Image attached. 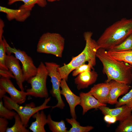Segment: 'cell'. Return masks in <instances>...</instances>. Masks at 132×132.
Listing matches in <instances>:
<instances>
[{"instance_id": "d6a6232c", "label": "cell", "mask_w": 132, "mask_h": 132, "mask_svg": "<svg viewBox=\"0 0 132 132\" xmlns=\"http://www.w3.org/2000/svg\"><path fill=\"white\" fill-rule=\"evenodd\" d=\"M6 92L3 89L0 88V99H1L5 96Z\"/></svg>"}, {"instance_id": "cb8c5ba5", "label": "cell", "mask_w": 132, "mask_h": 132, "mask_svg": "<svg viewBox=\"0 0 132 132\" xmlns=\"http://www.w3.org/2000/svg\"><path fill=\"white\" fill-rule=\"evenodd\" d=\"M116 132H132V114L120 121V123L116 129Z\"/></svg>"}, {"instance_id": "7a4b0ae2", "label": "cell", "mask_w": 132, "mask_h": 132, "mask_svg": "<svg viewBox=\"0 0 132 132\" xmlns=\"http://www.w3.org/2000/svg\"><path fill=\"white\" fill-rule=\"evenodd\" d=\"M132 33V19L123 18L107 28L97 41L98 48L108 50L123 42Z\"/></svg>"}, {"instance_id": "f1b7e54d", "label": "cell", "mask_w": 132, "mask_h": 132, "mask_svg": "<svg viewBox=\"0 0 132 132\" xmlns=\"http://www.w3.org/2000/svg\"><path fill=\"white\" fill-rule=\"evenodd\" d=\"M94 66L91 63H88L87 64H82L73 71L72 75L73 77H75L82 73L94 70Z\"/></svg>"}, {"instance_id": "4fadbf2b", "label": "cell", "mask_w": 132, "mask_h": 132, "mask_svg": "<svg viewBox=\"0 0 132 132\" xmlns=\"http://www.w3.org/2000/svg\"><path fill=\"white\" fill-rule=\"evenodd\" d=\"M32 10L26 8L14 9L0 6V11L5 13L9 21L15 20L20 22L24 21L31 15Z\"/></svg>"}, {"instance_id": "9c48e42d", "label": "cell", "mask_w": 132, "mask_h": 132, "mask_svg": "<svg viewBox=\"0 0 132 132\" xmlns=\"http://www.w3.org/2000/svg\"><path fill=\"white\" fill-rule=\"evenodd\" d=\"M0 88L8 93L13 101L20 105L25 102L27 96L30 95L29 92L17 89L10 79L2 77L0 79Z\"/></svg>"}, {"instance_id": "277c9868", "label": "cell", "mask_w": 132, "mask_h": 132, "mask_svg": "<svg viewBox=\"0 0 132 132\" xmlns=\"http://www.w3.org/2000/svg\"><path fill=\"white\" fill-rule=\"evenodd\" d=\"M65 43V39L60 34L47 32L40 37L37 45L36 51L39 53L51 54L61 57Z\"/></svg>"}, {"instance_id": "44dd1931", "label": "cell", "mask_w": 132, "mask_h": 132, "mask_svg": "<svg viewBox=\"0 0 132 132\" xmlns=\"http://www.w3.org/2000/svg\"><path fill=\"white\" fill-rule=\"evenodd\" d=\"M47 124L50 130L53 132H66L67 128L65 122L62 120L60 121H56L53 120L50 114L47 117Z\"/></svg>"}, {"instance_id": "ac0fdd59", "label": "cell", "mask_w": 132, "mask_h": 132, "mask_svg": "<svg viewBox=\"0 0 132 132\" xmlns=\"http://www.w3.org/2000/svg\"><path fill=\"white\" fill-rule=\"evenodd\" d=\"M36 112L32 116L35 119L29 127V129L33 132H45V125L47 124V117L43 111L41 110Z\"/></svg>"}, {"instance_id": "836d02e7", "label": "cell", "mask_w": 132, "mask_h": 132, "mask_svg": "<svg viewBox=\"0 0 132 132\" xmlns=\"http://www.w3.org/2000/svg\"><path fill=\"white\" fill-rule=\"evenodd\" d=\"M60 0H47V1L49 2H53L56 1H59Z\"/></svg>"}, {"instance_id": "ba28073f", "label": "cell", "mask_w": 132, "mask_h": 132, "mask_svg": "<svg viewBox=\"0 0 132 132\" xmlns=\"http://www.w3.org/2000/svg\"><path fill=\"white\" fill-rule=\"evenodd\" d=\"M44 64L48 72V76L51 78L52 84V88L50 91V93L57 101L56 105L52 106V109L57 108L63 109L65 105L61 96L60 87L62 79L57 71V68L60 66L53 62H45Z\"/></svg>"}, {"instance_id": "e575fe53", "label": "cell", "mask_w": 132, "mask_h": 132, "mask_svg": "<svg viewBox=\"0 0 132 132\" xmlns=\"http://www.w3.org/2000/svg\"></svg>"}, {"instance_id": "7c38bea8", "label": "cell", "mask_w": 132, "mask_h": 132, "mask_svg": "<svg viewBox=\"0 0 132 132\" xmlns=\"http://www.w3.org/2000/svg\"><path fill=\"white\" fill-rule=\"evenodd\" d=\"M109 83L110 89L108 103L111 105L116 104L119 97L127 93L130 87L128 85L114 80H112Z\"/></svg>"}, {"instance_id": "ffe728a7", "label": "cell", "mask_w": 132, "mask_h": 132, "mask_svg": "<svg viewBox=\"0 0 132 132\" xmlns=\"http://www.w3.org/2000/svg\"><path fill=\"white\" fill-rule=\"evenodd\" d=\"M20 1L23 2L24 4L19 8H28L32 10L36 4L42 8L45 7L47 4V0H9L8 4L11 5Z\"/></svg>"}, {"instance_id": "1f68e13d", "label": "cell", "mask_w": 132, "mask_h": 132, "mask_svg": "<svg viewBox=\"0 0 132 132\" xmlns=\"http://www.w3.org/2000/svg\"><path fill=\"white\" fill-rule=\"evenodd\" d=\"M118 121L117 118L116 117L110 115L108 124H111L115 123Z\"/></svg>"}, {"instance_id": "8fae6325", "label": "cell", "mask_w": 132, "mask_h": 132, "mask_svg": "<svg viewBox=\"0 0 132 132\" xmlns=\"http://www.w3.org/2000/svg\"><path fill=\"white\" fill-rule=\"evenodd\" d=\"M66 81L62 79L60 83V90L61 94L65 97L69 105L70 114L72 118L77 119V116L75 111V108L77 105H80L81 99L79 96H78L74 93L68 87Z\"/></svg>"}, {"instance_id": "d4e9b609", "label": "cell", "mask_w": 132, "mask_h": 132, "mask_svg": "<svg viewBox=\"0 0 132 132\" xmlns=\"http://www.w3.org/2000/svg\"><path fill=\"white\" fill-rule=\"evenodd\" d=\"M132 49V33L120 44L107 51L110 52H116L128 50Z\"/></svg>"}, {"instance_id": "8992f818", "label": "cell", "mask_w": 132, "mask_h": 132, "mask_svg": "<svg viewBox=\"0 0 132 132\" xmlns=\"http://www.w3.org/2000/svg\"><path fill=\"white\" fill-rule=\"evenodd\" d=\"M48 73L45 64L41 62L37 67L36 75L27 81L31 88L26 91L30 93V96L36 98H47L49 94L46 86Z\"/></svg>"}, {"instance_id": "603a6c76", "label": "cell", "mask_w": 132, "mask_h": 132, "mask_svg": "<svg viewBox=\"0 0 132 132\" xmlns=\"http://www.w3.org/2000/svg\"><path fill=\"white\" fill-rule=\"evenodd\" d=\"M14 118L15 122L14 125L10 127H8L6 132H29L30 130L26 128L23 125L21 119L17 113Z\"/></svg>"}, {"instance_id": "2e32d148", "label": "cell", "mask_w": 132, "mask_h": 132, "mask_svg": "<svg viewBox=\"0 0 132 132\" xmlns=\"http://www.w3.org/2000/svg\"><path fill=\"white\" fill-rule=\"evenodd\" d=\"M106 106H102L98 109L104 115L108 114L114 116L118 119V121H121L132 114V110L126 105L111 109Z\"/></svg>"}, {"instance_id": "5bb4252c", "label": "cell", "mask_w": 132, "mask_h": 132, "mask_svg": "<svg viewBox=\"0 0 132 132\" xmlns=\"http://www.w3.org/2000/svg\"><path fill=\"white\" fill-rule=\"evenodd\" d=\"M110 89L109 83L105 82L94 85L88 92L101 103L106 104L108 103Z\"/></svg>"}, {"instance_id": "484cf974", "label": "cell", "mask_w": 132, "mask_h": 132, "mask_svg": "<svg viewBox=\"0 0 132 132\" xmlns=\"http://www.w3.org/2000/svg\"><path fill=\"white\" fill-rule=\"evenodd\" d=\"M126 105L132 110V88L121 98L116 104L115 107Z\"/></svg>"}, {"instance_id": "4316f807", "label": "cell", "mask_w": 132, "mask_h": 132, "mask_svg": "<svg viewBox=\"0 0 132 132\" xmlns=\"http://www.w3.org/2000/svg\"><path fill=\"white\" fill-rule=\"evenodd\" d=\"M3 36H0V69L9 70L5 64L6 50Z\"/></svg>"}, {"instance_id": "5b68a950", "label": "cell", "mask_w": 132, "mask_h": 132, "mask_svg": "<svg viewBox=\"0 0 132 132\" xmlns=\"http://www.w3.org/2000/svg\"><path fill=\"white\" fill-rule=\"evenodd\" d=\"M3 99L4 106L9 110H13L16 111L26 127L28 126L30 118L33 114L38 111L52 107L47 105L51 99V97L45 99L41 105L36 107L33 102L26 104L24 106H20L6 95Z\"/></svg>"}, {"instance_id": "30bf717a", "label": "cell", "mask_w": 132, "mask_h": 132, "mask_svg": "<svg viewBox=\"0 0 132 132\" xmlns=\"http://www.w3.org/2000/svg\"><path fill=\"white\" fill-rule=\"evenodd\" d=\"M19 61L15 56L11 55H7L6 58L5 64L7 68L14 76L16 83L21 90L24 91L23 83L25 80Z\"/></svg>"}, {"instance_id": "9a60e30c", "label": "cell", "mask_w": 132, "mask_h": 132, "mask_svg": "<svg viewBox=\"0 0 132 132\" xmlns=\"http://www.w3.org/2000/svg\"><path fill=\"white\" fill-rule=\"evenodd\" d=\"M98 76L94 70L82 73L77 76L74 79L78 90L87 88L96 81Z\"/></svg>"}, {"instance_id": "f546056e", "label": "cell", "mask_w": 132, "mask_h": 132, "mask_svg": "<svg viewBox=\"0 0 132 132\" xmlns=\"http://www.w3.org/2000/svg\"><path fill=\"white\" fill-rule=\"evenodd\" d=\"M9 122L7 119L2 117H0V132H6L8 128Z\"/></svg>"}, {"instance_id": "52a82bcc", "label": "cell", "mask_w": 132, "mask_h": 132, "mask_svg": "<svg viewBox=\"0 0 132 132\" xmlns=\"http://www.w3.org/2000/svg\"><path fill=\"white\" fill-rule=\"evenodd\" d=\"M4 39L7 55L12 53L20 61L22 64V70L25 81H27L30 78L35 76L37 74V67H36L31 57L28 56L24 51L14 47H11L4 38Z\"/></svg>"}, {"instance_id": "83f0119b", "label": "cell", "mask_w": 132, "mask_h": 132, "mask_svg": "<svg viewBox=\"0 0 132 132\" xmlns=\"http://www.w3.org/2000/svg\"><path fill=\"white\" fill-rule=\"evenodd\" d=\"M16 113L13 111H12L6 107L3 103L1 99L0 101V117L5 118L8 120H12L16 114Z\"/></svg>"}, {"instance_id": "6da1fadb", "label": "cell", "mask_w": 132, "mask_h": 132, "mask_svg": "<svg viewBox=\"0 0 132 132\" xmlns=\"http://www.w3.org/2000/svg\"><path fill=\"white\" fill-rule=\"evenodd\" d=\"M96 56L102 63L103 72L107 76L105 82L114 80L129 85L131 84L132 66L112 58L108 54L107 50L102 48L98 49Z\"/></svg>"}, {"instance_id": "3957f363", "label": "cell", "mask_w": 132, "mask_h": 132, "mask_svg": "<svg viewBox=\"0 0 132 132\" xmlns=\"http://www.w3.org/2000/svg\"><path fill=\"white\" fill-rule=\"evenodd\" d=\"M93 34L91 31L85 32L83 36L86 44L83 51L77 56L72 58L68 63L58 67L57 71L62 79L67 81L69 75L72 71L87 62L92 63L95 66L96 52L99 48L97 41L92 38Z\"/></svg>"}, {"instance_id": "4dcf8cb0", "label": "cell", "mask_w": 132, "mask_h": 132, "mask_svg": "<svg viewBox=\"0 0 132 132\" xmlns=\"http://www.w3.org/2000/svg\"><path fill=\"white\" fill-rule=\"evenodd\" d=\"M0 75L2 77L10 79L15 78V77L12 73L9 70L0 69Z\"/></svg>"}, {"instance_id": "7402d4cb", "label": "cell", "mask_w": 132, "mask_h": 132, "mask_svg": "<svg viewBox=\"0 0 132 132\" xmlns=\"http://www.w3.org/2000/svg\"><path fill=\"white\" fill-rule=\"evenodd\" d=\"M76 119L72 118L71 119H66L67 122L72 126L69 130H67V132H88L94 129V127L91 126H81Z\"/></svg>"}, {"instance_id": "d6986e66", "label": "cell", "mask_w": 132, "mask_h": 132, "mask_svg": "<svg viewBox=\"0 0 132 132\" xmlns=\"http://www.w3.org/2000/svg\"><path fill=\"white\" fill-rule=\"evenodd\" d=\"M108 54L118 61H123L132 66V50L116 52L107 51Z\"/></svg>"}, {"instance_id": "e0dca14e", "label": "cell", "mask_w": 132, "mask_h": 132, "mask_svg": "<svg viewBox=\"0 0 132 132\" xmlns=\"http://www.w3.org/2000/svg\"><path fill=\"white\" fill-rule=\"evenodd\" d=\"M79 96L81 99L80 105L83 109V115L91 109H98L101 106L107 105L106 104L101 103L92 95L88 92H81Z\"/></svg>"}]
</instances>
